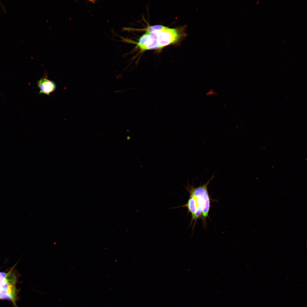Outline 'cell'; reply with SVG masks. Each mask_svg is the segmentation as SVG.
Segmentation results:
<instances>
[{"label":"cell","mask_w":307,"mask_h":307,"mask_svg":"<svg viewBox=\"0 0 307 307\" xmlns=\"http://www.w3.org/2000/svg\"><path fill=\"white\" fill-rule=\"evenodd\" d=\"M213 178V175L206 184L198 187L195 188L189 184L186 187L190 196H192L194 198L197 208L196 212L193 219L191 221L188 226L189 227L194 221L192 227L191 237H192L196 223L198 219L200 218L202 219L203 221V227L206 230V219L209 218V213L211 206V199L207 187L210 182Z\"/></svg>","instance_id":"cell-1"},{"label":"cell","mask_w":307,"mask_h":307,"mask_svg":"<svg viewBox=\"0 0 307 307\" xmlns=\"http://www.w3.org/2000/svg\"><path fill=\"white\" fill-rule=\"evenodd\" d=\"M147 32L156 42L160 48L177 42L182 37L178 29L167 27L162 30Z\"/></svg>","instance_id":"cell-2"},{"label":"cell","mask_w":307,"mask_h":307,"mask_svg":"<svg viewBox=\"0 0 307 307\" xmlns=\"http://www.w3.org/2000/svg\"><path fill=\"white\" fill-rule=\"evenodd\" d=\"M11 273H7L5 280L0 284V299H6L15 302L16 277Z\"/></svg>","instance_id":"cell-3"},{"label":"cell","mask_w":307,"mask_h":307,"mask_svg":"<svg viewBox=\"0 0 307 307\" xmlns=\"http://www.w3.org/2000/svg\"><path fill=\"white\" fill-rule=\"evenodd\" d=\"M38 87L40 89L39 94H44L49 96L56 89V85L54 82L48 79V75L45 73L37 82Z\"/></svg>","instance_id":"cell-4"},{"label":"cell","mask_w":307,"mask_h":307,"mask_svg":"<svg viewBox=\"0 0 307 307\" xmlns=\"http://www.w3.org/2000/svg\"><path fill=\"white\" fill-rule=\"evenodd\" d=\"M135 43L141 51L160 49L157 43L150 37L147 32L142 35L139 38L138 42Z\"/></svg>","instance_id":"cell-5"},{"label":"cell","mask_w":307,"mask_h":307,"mask_svg":"<svg viewBox=\"0 0 307 307\" xmlns=\"http://www.w3.org/2000/svg\"><path fill=\"white\" fill-rule=\"evenodd\" d=\"M166 27L162 25H156L148 27L146 30V32H151L154 31L162 30Z\"/></svg>","instance_id":"cell-6"},{"label":"cell","mask_w":307,"mask_h":307,"mask_svg":"<svg viewBox=\"0 0 307 307\" xmlns=\"http://www.w3.org/2000/svg\"><path fill=\"white\" fill-rule=\"evenodd\" d=\"M217 94V93L214 91L213 89H211L206 93V95L207 96H210L212 95H216Z\"/></svg>","instance_id":"cell-7"},{"label":"cell","mask_w":307,"mask_h":307,"mask_svg":"<svg viewBox=\"0 0 307 307\" xmlns=\"http://www.w3.org/2000/svg\"><path fill=\"white\" fill-rule=\"evenodd\" d=\"M127 139L128 140H129L130 139V136H128L127 137Z\"/></svg>","instance_id":"cell-8"}]
</instances>
